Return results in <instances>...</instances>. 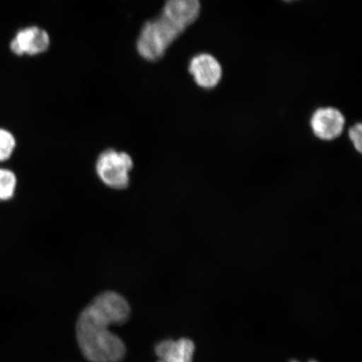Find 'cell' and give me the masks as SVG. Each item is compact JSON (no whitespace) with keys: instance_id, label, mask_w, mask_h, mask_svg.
<instances>
[{"instance_id":"4fadbf2b","label":"cell","mask_w":362,"mask_h":362,"mask_svg":"<svg viewBox=\"0 0 362 362\" xmlns=\"http://www.w3.org/2000/svg\"><path fill=\"white\" fill-rule=\"evenodd\" d=\"M286 1H291V0H286Z\"/></svg>"},{"instance_id":"30bf717a","label":"cell","mask_w":362,"mask_h":362,"mask_svg":"<svg viewBox=\"0 0 362 362\" xmlns=\"http://www.w3.org/2000/svg\"><path fill=\"white\" fill-rule=\"evenodd\" d=\"M16 146V140L8 130L0 129V162L8 160Z\"/></svg>"},{"instance_id":"7a4b0ae2","label":"cell","mask_w":362,"mask_h":362,"mask_svg":"<svg viewBox=\"0 0 362 362\" xmlns=\"http://www.w3.org/2000/svg\"><path fill=\"white\" fill-rule=\"evenodd\" d=\"M183 31L160 16L144 25L137 42L140 57L148 62H157Z\"/></svg>"},{"instance_id":"6da1fadb","label":"cell","mask_w":362,"mask_h":362,"mask_svg":"<svg viewBox=\"0 0 362 362\" xmlns=\"http://www.w3.org/2000/svg\"><path fill=\"white\" fill-rule=\"evenodd\" d=\"M128 301L113 291L103 292L85 308L76 321V332L80 351L90 362H121L126 355L122 339L110 332L130 316Z\"/></svg>"},{"instance_id":"277c9868","label":"cell","mask_w":362,"mask_h":362,"mask_svg":"<svg viewBox=\"0 0 362 362\" xmlns=\"http://www.w3.org/2000/svg\"><path fill=\"white\" fill-rule=\"evenodd\" d=\"M312 133L321 141H334L341 137L346 128L343 113L333 107H320L310 120Z\"/></svg>"},{"instance_id":"ba28073f","label":"cell","mask_w":362,"mask_h":362,"mask_svg":"<svg viewBox=\"0 0 362 362\" xmlns=\"http://www.w3.org/2000/svg\"><path fill=\"white\" fill-rule=\"evenodd\" d=\"M157 362H193L196 346L188 338L165 339L156 346Z\"/></svg>"},{"instance_id":"8fae6325","label":"cell","mask_w":362,"mask_h":362,"mask_svg":"<svg viewBox=\"0 0 362 362\" xmlns=\"http://www.w3.org/2000/svg\"><path fill=\"white\" fill-rule=\"evenodd\" d=\"M348 137H349L353 148L356 149V151L361 153L362 151L361 124L358 123L351 126L349 130H348Z\"/></svg>"},{"instance_id":"3957f363","label":"cell","mask_w":362,"mask_h":362,"mask_svg":"<svg viewBox=\"0 0 362 362\" xmlns=\"http://www.w3.org/2000/svg\"><path fill=\"white\" fill-rule=\"evenodd\" d=\"M134 160L128 153L107 149L98 156L96 172L98 178L106 187L124 189L129 187Z\"/></svg>"},{"instance_id":"9c48e42d","label":"cell","mask_w":362,"mask_h":362,"mask_svg":"<svg viewBox=\"0 0 362 362\" xmlns=\"http://www.w3.org/2000/svg\"><path fill=\"white\" fill-rule=\"evenodd\" d=\"M17 187V178L13 171L0 169V201L6 202L13 198Z\"/></svg>"},{"instance_id":"8992f818","label":"cell","mask_w":362,"mask_h":362,"mask_svg":"<svg viewBox=\"0 0 362 362\" xmlns=\"http://www.w3.org/2000/svg\"><path fill=\"white\" fill-rule=\"evenodd\" d=\"M189 71L199 87L212 89L220 83L223 68L210 54L203 53L194 57L189 65Z\"/></svg>"},{"instance_id":"52a82bcc","label":"cell","mask_w":362,"mask_h":362,"mask_svg":"<svg viewBox=\"0 0 362 362\" xmlns=\"http://www.w3.org/2000/svg\"><path fill=\"white\" fill-rule=\"evenodd\" d=\"M200 12L199 0H166L161 16L184 31L197 21Z\"/></svg>"},{"instance_id":"7c38bea8","label":"cell","mask_w":362,"mask_h":362,"mask_svg":"<svg viewBox=\"0 0 362 362\" xmlns=\"http://www.w3.org/2000/svg\"><path fill=\"white\" fill-rule=\"evenodd\" d=\"M292 362H298V361H292ZM310 362H317V361H310Z\"/></svg>"},{"instance_id":"5b68a950","label":"cell","mask_w":362,"mask_h":362,"mask_svg":"<svg viewBox=\"0 0 362 362\" xmlns=\"http://www.w3.org/2000/svg\"><path fill=\"white\" fill-rule=\"evenodd\" d=\"M49 37L47 31L37 26L21 29L11 40L10 47L16 56H35L47 51Z\"/></svg>"}]
</instances>
